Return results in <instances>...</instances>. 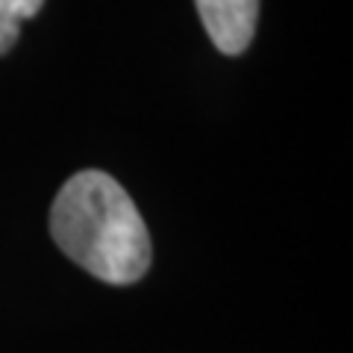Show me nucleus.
Here are the masks:
<instances>
[{"label": "nucleus", "instance_id": "nucleus-2", "mask_svg": "<svg viewBox=\"0 0 353 353\" xmlns=\"http://www.w3.org/2000/svg\"><path fill=\"white\" fill-rule=\"evenodd\" d=\"M194 6L221 53L239 57L250 48L259 18V0H194Z\"/></svg>", "mask_w": 353, "mask_h": 353}, {"label": "nucleus", "instance_id": "nucleus-1", "mask_svg": "<svg viewBox=\"0 0 353 353\" xmlns=\"http://www.w3.org/2000/svg\"><path fill=\"white\" fill-rule=\"evenodd\" d=\"M50 236L65 256L103 283H139L150 268L145 218L103 171H80L62 185L50 209Z\"/></svg>", "mask_w": 353, "mask_h": 353}, {"label": "nucleus", "instance_id": "nucleus-3", "mask_svg": "<svg viewBox=\"0 0 353 353\" xmlns=\"http://www.w3.org/2000/svg\"><path fill=\"white\" fill-rule=\"evenodd\" d=\"M41 3L44 0H0V57L15 48L21 21L36 15Z\"/></svg>", "mask_w": 353, "mask_h": 353}]
</instances>
